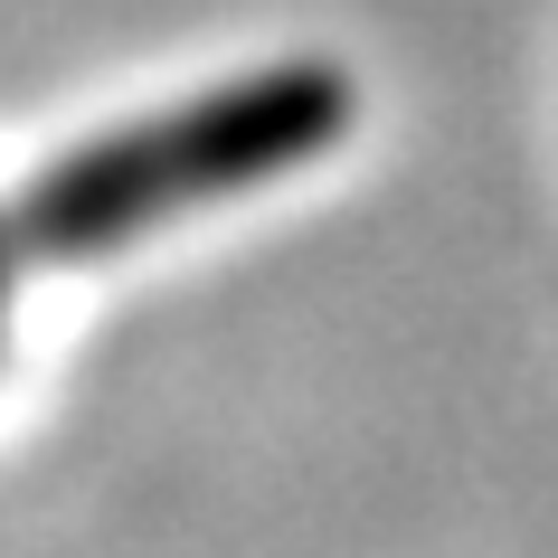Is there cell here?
I'll return each mask as SVG.
<instances>
[{"label":"cell","instance_id":"obj_1","mask_svg":"<svg viewBox=\"0 0 558 558\" xmlns=\"http://www.w3.org/2000/svg\"><path fill=\"white\" fill-rule=\"evenodd\" d=\"M360 133V76L331 58H256L208 86H180L143 114H114L0 190V351L29 284L143 256L161 236L294 190Z\"/></svg>","mask_w":558,"mask_h":558}]
</instances>
